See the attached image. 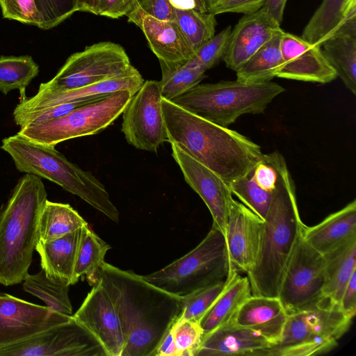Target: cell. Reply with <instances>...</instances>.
I'll return each mask as SVG.
<instances>
[{
	"label": "cell",
	"instance_id": "obj_43",
	"mask_svg": "<svg viewBox=\"0 0 356 356\" xmlns=\"http://www.w3.org/2000/svg\"><path fill=\"white\" fill-rule=\"evenodd\" d=\"M3 18L40 29L41 16L35 0H0Z\"/></svg>",
	"mask_w": 356,
	"mask_h": 356
},
{
	"label": "cell",
	"instance_id": "obj_2",
	"mask_svg": "<svg viewBox=\"0 0 356 356\" xmlns=\"http://www.w3.org/2000/svg\"><path fill=\"white\" fill-rule=\"evenodd\" d=\"M168 142L211 170L228 186L261 159V147L240 133L162 98Z\"/></svg>",
	"mask_w": 356,
	"mask_h": 356
},
{
	"label": "cell",
	"instance_id": "obj_15",
	"mask_svg": "<svg viewBox=\"0 0 356 356\" xmlns=\"http://www.w3.org/2000/svg\"><path fill=\"white\" fill-rule=\"evenodd\" d=\"M170 144L172 156L179 166L186 182L207 205L213 218V226L225 236L229 209L234 200L229 186L214 172L179 146Z\"/></svg>",
	"mask_w": 356,
	"mask_h": 356
},
{
	"label": "cell",
	"instance_id": "obj_30",
	"mask_svg": "<svg viewBox=\"0 0 356 356\" xmlns=\"http://www.w3.org/2000/svg\"><path fill=\"white\" fill-rule=\"evenodd\" d=\"M281 30L264 44L236 71V80L247 83L271 81L282 65L280 50Z\"/></svg>",
	"mask_w": 356,
	"mask_h": 356
},
{
	"label": "cell",
	"instance_id": "obj_8",
	"mask_svg": "<svg viewBox=\"0 0 356 356\" xmlns=\"http://www.w3.org/2000/svg\"><path fill=\"white\" fill-rule=\"evenodd\" d=\"M230 271L225 237L212 225L203 240L188 253L143 277L156 286L183 297L225 281Z\"/></svg>",
	"mask_w": 356,
	"mask_h": 356
},
{
	"label": "cell",
	"instance_id": "obj_3",
	"mask_svg": "<svg viewBox=\"0 0 356 356\" xmlns=\"http://www.w3.org/2000/svg\"><path fill=\"white\" fill-rule=\"evenodd\" d=\"M301 220L293 181L283 175L264 220L259 253L247 273L253 296L278 297L290 259L301 237Z\"/></svg>",
	"mask_w": 356,
	"mask_h": 356
},
{
	"label": "cell",
	"instance_id": "obj_39",
	"mask_svg": "<svg viewBox=\"0 0 356 356\" xmlns=\"http://www.w3.org/2000/svg\"><path fill=\"white\" fill-rule=\"evenodd\" d=\"M226 280L197 289L182 297L179 318L200 321L225 288Z\"/></svg>",
	"mask_w": 356,
	"mask_h": 356
},
{
	"label": "cell",
	"instance_id": "obj_31",
	"mask_svg": "<svg viewBox=\"0 0 356 356\" xmlns=\"http://www.w3.org/2000/svg\"><path fill=\"white\" fill-rule=\"evenodd\" d=\"M159 61L162 74L160 90L165 99L172 101L183 95L206 77L207 70L193 58L184 62Z\"/></svg>",
	"mask_w": 356,
	"mask_h": 356
},
{
	"label": "cell",
	"instance_id": "obj_50",
	"mask_svg": "<svg viewBox=\"0 0 356 356\" xmlns=\"http://www.w3.org/2000/svg\"><path fill=\"white\" fill-rule=\"evenodd\" d=\"M174 8L179 9H195L201 12H208L204 0H170Z\"/></svg>",
	"mask_w": 356,
	"mask_h": 356
},
{
	"label": "cell",
	"instance_id": "obj_47",
	"mask_svg": "<svg viewBox=\"0 0 356 356\" xmlns=\"http://www.w3.org/2000/svg\"><path fill=\"white\" fill-rule=\"evenodd\" d=\"M339 307L346 316L353 318L356 314V271L352 275L343 290Z\"/></svg>",
	"mask_w": 356,
	"mask_h": 356
},
{
	"label": "cell",
	"instance_id": "obj_10",
	"mask_svg": "<svg viewBox=\"0 0 356 356\" xmlns=\"http://www.w3.org/2000/svg\"><path fill=\"white\" fill-rule=\"evenodd\" d=\"M131 65L124 49L112 42H100L72 54L38 92L56 93L87 86L116 76Z\"/></svg>",
	"mask_w": 356,
	"mask_h": 356
},
{
	"label": "cell",
	"instance_id": "obj_20",
	"mask_svg": "<svg viewBox=\"0 0 356 356\" xmlns=\"http://www.w3.org/2000/svg\"><path fill=\"white\" fill-rule=\"evenodd\" d=\"M281 30L264 8L256 13L243 15L232 29L223 58L226 66L236 72Z\"/></svg>",
	"mask_w": 356,
	"mask_h": 356
},
{
	"label": "cell",
	"instance_id": "obj_13",
	"mask_svg": "<svg viewBox=\"0 0 356 356\" xmlns=\"http://www.w3.org/2000/svg\"><path fill=\"white\" fill-rule=\"evenodd\" d=\"M0 356H107L95 337L73 316L19 342L0 347Z\"/></svg>",
	"mask_w": 356,
	"mask_h": 356
},
{
	"label": "cell",
	"instance_id": "obj_7",
	"mask_svg": "<svg viewBox=\"0 0 356 356\" xmlns=\"http://www.w3.org/2000/svg\"><path fill=\"white\" fill-rule=\"evenodd\" d=\"M352 318L325 298L306 309L287 313L280 341L264 356H309L327 353L348 330Z\"/></svg>",
	"mask_w": 356,
	"mask_h": 356
},
{
	"label": "cell",
	"instance_id": "obj_24",
	"mask_svg": "<svg viewBox=\"0 0 356 356\" xmlns=\"http://www.w3.org/2000/svg\"><path fill=\"white\" fill-rule=\"evenodd\" d=\"M355 235V200L316 225H303L302 230V239L323 255Z\"/></svg>",
	"mask_w": 356,
	"mask_h": 356
},
{
	"label": "cell",
	"instance_id": "obj_4",
	"mask_svg": "<svg viewBox=\"0 0 356 356\" xmlns=\"http://www.w3.org/2000/svg\"><path fill=\"white\" fill-rule=\"evenodd\" d=\"M47 200L41 177L26 173L0 207V284H20L29 273Z\"/></svg>",
	"mask_w": 356,
	"mask_h": 356
},
{
	"label": "cell",
	"instance_id": "obj_26",
	"mask_svg": "<svg viewBox=\"0 0 356 356\" xmlns=\"http://www.w3.org/2000/svg\"><path fill=\"white\" fill-rule=\"evenodd\" d=\"M81 228L49 242L38 241L35 250L41 268L53 280L73 284L74 270Z\"/></svg>",
	"mask_w": 356,
	"mask_h": 356
},
{
	"label": "cell",
	"instance_id": "obj_16",
	"mask_svg": "<svg viewBox=\"0 0 356 356\" xmlns=\"http://www.w3.org/2000/svg\"><path fill=\"white\" fill-rule=\"evenodd\" d=\"M73 318L99 341L107 356H122L125 340L118 312L106 291L92 286Z\"/></svg>",
	"mask_w": 356,
	"mask_h": 356
},
{
	"label": "cell",
	"instance_id": "obj_23",
	"mask_svg": "<svg viewBox=\"0 0 356 356\" xmlns=\"http://www.w3.org/2000/svg\"><path fill=\"white\" fill-rule=\"evenodd\" d=\"M271 346L259 333L231 321L204 335L195 356H264Z\"/></svg>",
	"mask_w": 356,
	"mask_h": 356
},
{
	"label": "cell",
	"instance_id": "obj_41",
	"mask_svg": "<svg viewBox=\"0 0 356 356\" xmlns=\"http://www.w3.org/2000/svg\"><path fill=\"white\" fill-rule=\"evenodd\" d=\"M41 16V29L57 26L78 12L76 0H35Z\"/></svg>",
	"mask_w": 356,
	"mask_h": 356
},
{
	"label": "cell",
	"instance_id": "obj_11",
	"mask_svg": "<svg viewBox=\"0 0 356 356\" xmlns=\"http://www.w3.org/2000/svg\"><path fill=\"white\" fill-rule=\"evenodd\" d=\"M325 261L301 237L290 259L278 293L286 312L312 307L325 297Z\"/></svg>",
	"mask_w": 356,
	"mask_h": 356
},
{
	"label": "cell",
	"instance_id": "obj_46",
	"mask_svg": "<svg viewBox=\"0 0 356 356\" xmlns=\"http://www.w3.org/2000/svg\"><path fill=\"white\" fill-rule=\"evenodd\" d=\"M138 0H101L97 15L112 19L126 16L135 6Z\"/></svg>",
	"mask_w": 356,
	"mask_h": 356
},
{
	"label": "cell",
	"instance_id": "obj_36",
	"mask_svg": "<svg viewBox=\"0 0 356 356\" xmlns=\"http://www.w3.org/2000/svg\"><path fill=\"white\" fill-rule=\"evenodd\" d=\"M39 66L30 56H0V91L7 95L18 89L22 97L31 81L38 76Z\"/></svg>",
	"mask_w": 356,
	"mask_h": 356
},
{
	"label": "cell",
	"instance_id": "obj_28",
	"mask_svg": "<svg viewBox=\"0 0 356 356\" xmlns=\"http://www.w3.org/2000/svg\"><path fill=\"white\" fill-rule=\"evenodd\" d=\"M356 17V0H322L305 26L301 38L321 46L348 20Z\"/></svg>",
	"mask_w": 356,
	"mask_h": 356
},
{
	"label": "cell",
	"instance_id": "obj_42",
	"mask_svg": "<svg viewBox=\"0 0 356 356\" xmlns=\"http://www.w3.org/2000/svg\"><path fill=\"white\" fill-rule=\"evenodd\" d=\"M231 26H228L215 34L195 52L192 58L197 63L208 70L223 60L226 53Z\"/></svg>",
	"mask_w": 356,
	"mask_h": 356
},
{
	"label": "cell",
	"instance_id": "obj_44",
	"mask_svg": "<svg viewBox=\"0 0 356 356\" xmlns=\"http://www.w3.org/2000/svg\"><path fill=\"white\" fill-rule=\"evenodd\" d=\"M268 0H220L208 12L215 15L223 13L252 14L265 6Z\"/></svg>",
	"mask_w": 356,
	"mask_h": 356
},
{
	"label": "cell",
	"instance_id": "obj_27",
	"mask_svg": "<svg viewBox=\"0 0 356 356\" xmlns=\"http://www.w3.org/2000/svg\"><path fill=\"white\" fill-rule=\"evenodd\" d=\"M251 295L248 277L231 270L224 289L199 321L204 336L229 323Z\"/></svg>",
	"mask_w": 356,
	"mask_h": 356
},
{
	"label": "cell",
	"instance_id": "obj_45",
	"mask_svg": "<svg viewBox=\"0 0 356 356\" xmlns=\"http://www.w3.org/2000/svg\"><path fill=\"white\" fill-rule=\"evenodd\" d=\"M133 10L159 20L175 22V8L170 0H138Z\"/></svg>",
	"mask_w": 356,
	"mask_h": 356
},
{
	"label": "cell",
	"instance_id": "obj_32",
	"mask_svg": "<svg viewBox=\"0 0 356 356\" xmlns=\"http://www.w3.org/2000/svg\"><path fill=\"white\" fill-rule=\"evenodd\" d=\"M88 225L70 204L46 201L38 224V241L49 242Z\"/></svg>",
	"mask_w": 356,
	"mask_h": 356
},
{
	"label": "cell",
	"instance_id": "obj_14",
	"mask_svg": "<svg viewBox=\"0 0 356 356\" xmlns=\"http://www.w3.org/2000/svg\"><path fill=\"white\" fill-rule=\"evenodd\" d=\"M72 317L0 291V347L23 341Z\"/></svg>",
	"mask_w": 356,
	"mask_h": 356
},
{
	"label": "cell",
	"instance_id": "obj_25",
	"mask_svg": "<svg viewBox=\"0 0 356 356\" xmlns=\"http://www.w3.org/2000/svg\"><path fill=\"white\" fill-rule=\"evenodd\" d=\"M321 51L345 86L356 95V17L321 45Z\"/></svg>",
	"mask_w": 356,
	"mask_h": 356
},
{
	"label": "cell",
	"instance_id": "obj_51",
	"mask_svg": "<svg viewBox=\"0 0 356 356\" xmlns=\"http://www.w3.org/2000/svg\"><path fill=\"white\" fill-rule=\"evenodd\" d=\"M101 0H76L78 11L97 15Z\"/></svg>",
	"mask_w": 356,
	"mask_h": 356
},
{
	"label": "cell",
	"instance_id": "obj_52",
	"mask_svg": "<svg viewBox=\"0 0 356 356\" xmlns=\"http://www.w3.org/2000/svg\"><path fill=\"white\" fill-rule=\"evenodd\" d=\"M220 0H204L207 11L214 6Z\"/></svg>",
	"mask_w": 356,
	"mask_h": 356
},
{
	"label": "cell",
	"instance_id": "obj_21",
	"mask_svg": "<svg viewBox=\"0 0 356 356\" xmlns=\"http://www.w3.org/2000/svg\"><path fill=\"white\" fill-rule=\"evenodd\" d=\"M128 21L138 26L159 60L184 62L195 53L175 22L161 21L132 10Z\"/></svg>",
	"mask_w": 356,
	"mask_h": 356
},
{
	"label": "cell",
	"instance_id": "obj_35",
	"mask_svg": "<svg viewBox=\"0 0 356 356\" xmlns=\"http://www.w3.org/2000/svg\"><path fill=\"white\" fill-rule=\"evenodd\" d=\"M175 22L195 54L215 35L217 22L213 13L175 8Z\"/></svg>",
	"mask_w": 356,
	"mask_h": 356
},
{
	"label": "cell",
	"instance_id": "obj_29",
	"mask_svg": "<svg viewBox=\"0 0 356 356\" xmlns=\"http://www.w3.org/2000/svg\"><path fill=\"white\" fill-rule=\"evenodd\" d=\"M324 297L339 305L343 290L356 271V235L323 254Z\"/></svg>",
	"mask_w": 356,
	"mask_h": 356
},
{
	"label": "cell",
	"instance_id": "obj_22",
	"mask_svg": "<svg viewBox=\"0 0 356 356\" xmlns=\"http://www.w3.org/2000/svg\"><path fill=\"white\" fill-rule=\"evenodd\" d=\"M286 319L287 312L278 297L251 295L232 321L259 333L273 346L280 341Z\"/></svg>",
	"mask_w": 356,
	"mask_h": 356
},
{
	"label": "cell",
	"instance_id": "obj_5",
	"mask_svg": "<svg viewBox=\"0 0 356 356\" xmlns=\"http://www.w3.org/2000/svg\"><path fill=\"white\" fill-rule=\"evenodd\" d=\"M54 147L36 143L17 134L3 138L1 148L11 156L19 171L58 184L118 222L120 212L104 185L90 172L70 162Z\"/></svg>",
	"mask_w": 356,
	"mask_h": 356
},
{
	"label": "cell",
	"instance_id": "obj_9",
	"mask_svg": "<svg viewBox=\"0 0 356 356\" xmlns=\"http://www.w3.org/2000/svg\"><path fill=\"white\" fill-rule=\"evenodd\" d=\"M133 96L129 90L117 91L77 107L62 117L21 127L17 134L31 141L49 146L97 134L122 113Z\"/></svg>",
	"mask_w": 356,
	"mask_h": 356
},
{
	"label": "cell",
	"instance_id": "obj_19",
	"mask_svg": "<svg viewBox=\"0 0 356 356\" xmlns=\"http://www.w3.org/2000/svg\"><path fill=\"white\" fill-rule=\"evenodd\" d=\"M144 81L138 70L131 65L121 74L87 86L56 93L37 92L30 98L24 97L13 114L68 102L99 99L120 90H129L134 95Z\"/></svg>",
	"mask_w": 356,
	"mask_h": 356
},
{
	"label": "cell",
	"instance_id": "obj_49",
	"mask_svg": "<svg viewBox=\"0 0 356 356\" xmlns=\"http://www.w3.org/2000/svg\"><path fill=\"white\" fill-rule=\"evenodd\" d=\"M154 356H177L175 344L170 330L166 333L156 348Z\"/></svg>",
	"mask_w": 356,
	"mask_h": 356
},
{
	"label": "cell",
	"instance_id": "obj_33",
	"mask_svg": "<svg viewBox=\"0 0 356 356\" xmlns=\"http://www.w3.org/2000/svg\"><path fill=\"white\" fill-rule=\"evenodd\" d=\"M111 247L100 238L88 225L81 228L74 270L73 284L86 276L90 285L97 284L101 270L105 263L104 257Z\"/></svg>",
	"mask_w": 356,
	"mask_h": 356
},
{
	"label": "cell",
	"instance_id": "obj_48",
	"mask_svg": "<svg viewBox=\"0 0 356 356\" xmlns=\"http://www.w3.org/2000/svg\"><path fill=\"white\" fill-rule=\"evenodd\" d=\"M286 2L287 0H268L263 7L267 14L280 26L283 21Z\"/></svg>",
	"mask_w": 356,
	"mask_h": 356
},
{
	"label": "cell",
	"instance_id": "obj_18",
	"mask_svg": "<svg viewBox=\"0 0 356 356\" xmlns=\"http://www.w3.org/2000/svg\"><path fill=\"white\" fill-rule=\"evenodd\" d=\"M280 50L283 62L277 77L319 83H330L337 77L319 45L284 31Z\"/></svg>",
	"mask_w": 356,
	"mask_h": 356
},
{
	"label": "cell",
	"instance_id": "obj_6",
	"mask_svg": "<svg viewBox=\"0 0 356 356\" xmlns=\"http://www.w3.org/2000/svg\"><path fill=\"white\" fill-rule=\"evenodd\" d=\"M285 89L277 83L220 81L198 84L172 102L184 109L227 127L245 114L263 113Z\"/></svg>",
	"mask_w": 356,
	"mask_h": 356
},
{
	"label": "cell",
	"instance_id": "obj_34",
	"mask_svg": "<svg viewBox=\"0 0 356 356\" xmlns=\"http://www.w3.org/2000/svg\"><path fill=\"white\" fill-rule=\"evenodd\" d=\"M22 282L26 292L41 299L51 309L65 316H73L68 295L70 285L48 277L42 268L35 274L28 273Z\"/></svg>",
	"mask_w": 356,
	"mask_h": 356
},
{
	"label": "cell",
	"instance_id": "obj_1",
	"mask_svg": "<svg viewBox=\"0 0 356 356\" xmlns=\"http://www.w3.org/2000/svg\"><path fill=\"white\" fill-rule=\"evenodd\" d=\"M97 284L108 294L119 315L125 340L122 356H154L181 314L182 297L106 262Z\"/></svg>",
	"mask_w": 356,
	"mask_h": 356
},
{
	"label": "cell",
	"instance_id": "obj_17",
	"mask_svg": "<svg viewBox=\"0 0 356 356\" xmlns=\"http://www.w3.org/2000/svg\"><path fill=\"white\" fill-rule=\"evenodd\" d=\"M264 220L243 203L233 200L228 215L225 240L230 270L249 272L257 259Z\"/></svg>",
	"mask_w": 356,
	"mask_h": 356
},
{
	"label": "cell",
	"instance_id": "obj_12",
	"mask_svg": "<svg viewBox=\"0 0 356 356\" xmlns=\"http://www.w3.org/2000/svg\"><path fill=\"white\" fill-rule=\"evenodd\" d=\"M159 81L149 80L131 97L122 112V131L134 147L156 152L168 142Z\"/></svg>",
	"mask_w": 356,
	"mask_h": 356
},
{
	"label": "cell",
	"instance_id": "obj_40",
	"mask_svg": "<svg viewBox=\"0 0 356 356\" xmlns=\"http://www.w3.org/2000/svg\"><path fill=\"white\" fill-rule=\"evenodd\" d=\"M169 330L173 337L177 356H195L204 337L198 321L178 318Z\"/></svg>",
	"mask_w": 356,
	"mask_h": 356
},
{
	"label": "cell",
	"instance_id": "obj_37",
	"mask_svg": "<svg viewBox=\"0 0 356 356\" xmlns=\"http://www.w3.org/2000/svg\"><path fill=\"white\" fill-rule=\"evenodd\" d=\"M252 169L232 182L229 188L232 194L238 197L245 206L264 220L274 193L264 191L255 183L252 177Z\"/></svg>",
	"mask_w": 356,
	"mask_h": 356
},
{
	"label": "cell",
	"instance_id": "obj_38",
	"mask_svg": "<svg viewBox=\"0 0 356 356\" xmlns=\"http://www.w3.org/2000/svg\"><path fill=\"white\" fill-rule=\"evenodd\" d=\"M288 168L284 156L278 152L263 154L252 169L255 183L262 189L274 193Z\"/></svg>",
	"mask_w": 356,
	"mask_h": 356
}]
</instances>
